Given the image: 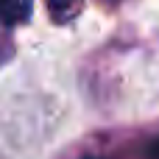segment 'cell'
I'll use <instances>...</instances> for the list:
<instances>
[{"label":"cell","instance_id":"6da1fadb","mask_svg":"<svg viewBox=\"0 0 159 159\" xmlns=\"http://www.w3.org/2000/svg\"><path fill=\"white\" fill-rule=\"evenodd\" d=\"M31 0H0V20L6 25H22L31 17Z\"/></svg>","mask_w":159,"mask_h":159},{"label":"cell","instance_id":"7a4b0ae2","mask_svg":"<svg viewBox=\"0 0 159 159\" xmlns=\"http://www.w3.org/2000/svg\"><path fill=\"white\" fill-rule=\"evenodd\" d=\"M148 154H151L154 159H159V140L154 143V145H151V148H148Z\"/></svg>","mask_w":159,"mask_h":159}]
</instances>
